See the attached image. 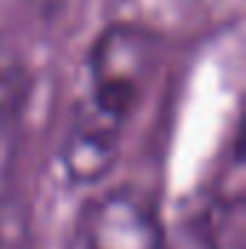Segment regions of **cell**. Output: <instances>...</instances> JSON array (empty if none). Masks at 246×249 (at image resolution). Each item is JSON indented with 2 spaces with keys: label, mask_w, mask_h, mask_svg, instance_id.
Listing matches in <instances>:
<instances>
[{
  "label": "cell",
  "mask_w": 246,
  "mask_h": 249,
  "mask_svg": "<svg viewBox=\"0 0 246 249\" xmlns=\"http://www.w3.org/2000/svg\"><path fill=\"white\" fill-rule=\"evenodd\" d=\"M154 64L157 41L136 23H110L90 44L61 139V168L72 186H93L116 165L124 127L154 78Z\"/></svg>",
  "instance_id": "cell-1"
},
{
  "label": "cell",
  "mask_w": 246,
  "mask_h": 249,
  "mask_svg": "<svg viewBox=\"0 0 246 249\" xmlns=\"http://www.w3.org/2000/svg\"><path fill=\"white\" fill-rule=\"evenodd\" d=\"M165 229L151 194L107 188L84 203L67 249H165Z\"/></svg>",
  "instance_id": "cell-2"
},
{
  "label": "cell",
  "mask_w": 246,
  "mask_h": 249,
  "mask_svg": "<svg viewBox=\"0 0 246 249\" xmlns=\"http://www.w3.org/2000/svg\"><path fill=\"white\" fill-rule=\"evenodd\" d=\"M26 96H29L26 61H23L20 50L15 47V41L0 35V142L18 124L23 105H26Z\"/></svg>",
  "instance_id": "cell-3"
},
{
  "label": "cell",
  "mask_w": 246,
  "mask_h": 249,
  "mask_svg": "<svg viewBox=\"0 0 246 249\" xmlns=\"http://www.w3.org/2000/svg\"><path fill=\"white\" fill-rule=\"evenodd\" d=\"M29 212L18 200L0 203V249H32Z\"/></svg>",
  "instance_id": "cell-4"
}]
</instances>
